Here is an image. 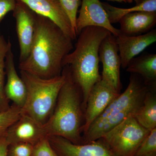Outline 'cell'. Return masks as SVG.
Wrapping results in <instances>:
<instances>
[{"label": "cell", "mask_w": 156, "mask_h": 156, "mask_svg": "<svg viewBox=\"0 0 156 156\" xmlns=\"http://www.w3.org/2000/svg\"><path fill=\"white\" fill-rule=\"evenodd\" d=\"M20 74L27 91L25 103L21 108V114L44 125L53 113L65 80V75L62 70L61 75L44 79L23 71H20Z\"/></svg>", "instance_id": "cell-5"}, {"label": "cell", "mask_w": 156, "mask_h": 156, "mask_svg": "<svg viewBox=\"0 0 156 156\" xmlns=\"http://www.w3.org/2000/svg\"><path fill=\"white\" fill-rule=\"evenodd\" d=\"M17 0H0V23L10 11H14Z\"/></svg>", "instance_id": "cell-26"}, {"label": "cell", "mask_w": 156, "mask_h": 156, "mask_svg": "<svg viewBox=\"0 0 156 156\" xmlns=\"http://www.w3.org/2000/svg\"><path fill=\"white\" fill-rule=\"evenodd\" d=\"M126 71L138 75L144 83L154 89L156 84V54L145 53L132 58L126 68Z\"/></svg>", "instance_id": "cell-17"}, {"label": "cell", "mask_w": 156, "mask_h": 156, "mask_svg": "<svg viewBox=\"0 0 156 156\" xmlns=\"http://www.w3.org/2000/svg\"><path fill=\"white\" fill-rule=\"evenodd\" d=\"M12 47L10 41H7L0 34V112L10 108V101L6 97L5 91V58L9 48Z\"/></svg>", "instance_id": "cell-20"}, {"label": "cell", "mask_w": 156, "mask_h": 156, "mask_svg": "<svg viewBox=\"0 0 156 156\" xmlns=\"http://www.w3.org/2000/svg\"><path fill=\"white\" fill-rule=\"evenodd\" d=\"M154 90L148 91L142 105L134 115L137 122L149 131L156 128V96Z\"/></svg>", "instance_id": "cell-18"}, {"label": "cell", "mask_w": 156, "mask_h": 156, "mask_svg": "<svg viewBox=\"0 0 156 156\" xmlns=\"http://www.w3.org/2000/svg\"><path fill=\"white\" fill-rule=\"evenodd\" d=\"M80 6L76 21L77 36L88 27H102L107 30L115 37L119 34V29L115 28L110 22L100 0H82Z\"/></svg>", "instance_id": "cell-10"}, {"label": "cell", "mask_w": 156, "mask_h": 156, "mask_svg": "<svg viewBox=\"0 0 156 156\" xmlns=\"http://www.w3.org/2000/svg\"><path fill=\"white\" fill-rule=\"evenodd\" d=\"M119 53L115 37L110 33L101 42L99 48V61L103 66L101 79L121 93V60Z\"/></svg>", "instance_id": "cell-7"}, {"label": "cell", "mask_w": 156, "mask_h": 156, "mask_svg": "<svg viewBox=\"0 0 156 156\" xmlns=\"http://www.w3.org/2000/svg\"><path fill=\"white\" fill-rule=\"evenodd\" d=\"M120 94L101 79L94 85L87 99L82 133L87 132L90 125Z\"/></svg>", "instance_id": "cell-8"}, {"label": "cell", "mask_w": 156, "mask_h": 156, "mask_svg": "<svg viewBox=\"0 0 156 156\" xmlns=\"http://www.w3.org/2000/svg\"><path fill=\"white\" fill-rule=\"evenodd\" d=\"M21 108L14 104L5 112H0V136L5 134L8 128L21 116Z\"/></svg>", "instance_id": "cell-21"}, {"label": "cell", "mask_w": 156, "mask_h": 156, "mask_svg": "<svg viewBox=\"0 0 156 156\" xmlns=\"http://www.w3.org/2000/svg\"><path fill=\"white\" fill-rule=\"evenodd\" d=\"M32 156H59L50 144L48 136H45L33 145Z\"/></svg>", "instance_id": "cell-24"}, {"label": "cell", "mask_w": 156, "mask_h": 156, "mask_svg": "<svg viewBox=\"0 0 156 156\" xmlns=\"http://www.w3.org/2000/svg\"><path fill=\"white\" fill-rule=\"evenodd\" d=\"M36 14L50 20L73 41L76 39L69 18L56 0H19Z\"/></svg>", "instance_id": "cell-13"}, {"label": "cell", "mask_w": 156, "mask_h": 156, "mask_svg": "<svg viewBox=\"0 0 156 156\" xmlns=\"http://www.w3.org/2000/svg\"><path fill=\"white\" fill-rule=\"evenodd\" d=\"M144 1L145 0H133V1H134L135 3H136V5L140 4V3H142V2Z\"/></svg>", "instance_id": "cell-29"}, {"label": "cell", "mask_w": 156, "mask_h": 156, "mask_svg": "<svg viewBox=\"0 0 156 156\" xmlns=\"http://www.w3.org/2000/svg\"><path fill=\"white\" fill-rule=\"evenodd\" d=\"M121 60V66L126 69L132 58L139 55L156 41V30L152 29L140 35L128 36L120 33L115 37Z\"/></svg>", "instance_id": "cell-14"}, {"label": "cell", "mask_w": 156, "mask_h": 156, "mask_svg": "<svg viewBox=\"0 0 156 156\" xmlns=\"http://www.w3.org/2000/svg\"><path fill=\"white\" fill-rule=\"evenodd\" d=\"M111 33L102 27H88L79 35L75 48L65 57L63 67H69L73 80L80 87L85 112L92 88L101 80L99 72V50L101 42Z\"/></svg>", "instance_id": "cell-2"}, {"label": "cell", "mask_w": 156, "mask_h": 156, "mask_svg": "<svg viewBox=\"0 0 156 156\" xmlns=\"http://www.w3.org/2000/svg\"><path fill=\"white\" fill-rule=\"evenodd\" d=\"M151 89H152L144 83L139 75L131 73L126 90L110 104L83 134V137L86 142L100 139L128 117L134 115L142 105L146 94Z\"/></svg>", "instance_id": "cell-4"}, {"label": "cell", "mask_w": 156, "mask_h": 156, "mask_svg": "<svg viewBox=\"0 0 156 156\" xmlns=\"http://www.w3.org/2000/svg\"><path fill=\"white\" fill-rule=\"evenodd\" d=\"M102 3L111 24L119 22L120 19L126 14L137 11H156V0H145L142 3L131 8H118L107 2Z\"/></svg>", "instance_id": "cell-19"}, {"label": "cell", "mask_w": 156, "mask_h": 156, "mask_svg": "<svg viewBox=\"0 0 156 156\" xmlns=\"http://www.w3.org/2000/svg\"><path fill=\"white\" fill-rule=\"evenodd\" d=\"M5 73L7 80L5 91L6 97L13 104L22 108L26 99L27 91L25 83L18 76L15 68L11 47L6 56Z\"/></svg>", "instance_id": "cell-15"}, {"label": "cell", "mask_w": 156, "mask_h": 156, "mask_svg": "<svg viewBox=\"0 0 156 156\" xmlns=\"http://www.w3.org/2000/svg\"><path fill=\"white\" fill-rule=\"evenodd\" d=\"M134 156H156V128L151 130Z\"/></svg>", "instance_id": "cell-22"}, {"label": "cell", "mask_w": 156, "mask_h": 156, "mask_svg": "<svg viewBox=\"0 0 156 156\" xmlns=\"http://www.w3.org/2000/svg\"><path fill=\"white\" fill-rule=\"evenodd\" d=\"M61 6L69 18L73 29L76 32V21L78 9L81 5V0H56Z\"/></svg>", "instance_id": "cell-23"}, {"label": "cell", "mask_w": 156, "mask_h": 156, "mask_svg": "<svg viewBox=\"0 0 156 156\" xmlns=\"http://www.w3.org/2000/svg\"><path fill=\"white\" fill-rule=\"evenodd\" d=\"M150 131L137 122L134 115H131L101 138L118 156H134Z\"/></svg>", "instance_id": "cell-6"}, {"label": "cell", "mask_w": 156, "mask_h": 156, "mask_svg": "<svg viewBox=\"0 0 156 156\" xmlns=\"http://www.w3.org/2000/svg\"><path fill=\"white\" fill-rule=\"evenodd\" d=\"M73 49V40L50 20L36 14L30 53L20 62V71L49 79L61 75L65 57Z\"/></svg>", "instance_id": "cell-1"}, {"label": "cell", "mask_w": 156, "mask_h": 156, "mask_svg": "<svg viewBox=\"0 0 156 156\" xmlns=\"http://www.w3.org/2000/svg\"><path fill=\"white\" fill-rule=\"evenodd\" d=\"M9 144L6 139L5 134L0 136V156H8Z\"/></svg>", "instance_id": "cell-27"}, {"label": "cell", "mask_w": 156, "mask_h": 156, "mask_svg": "<svg viewBox=\"0 0 156 156\" xmlns=\"http://www.w3.org/2000/svg\"><path fill=\"white\" fill-rule=\"evenodd\" d=\"M62 71L65 80L53 113L44 127L48 136H60L75 144H81L84 114L82 92L73 80L69 66H64Z\"/></svg>", "instance_id": "cell-3"}, {"label": "cell", "mask_w": 156, "mask_h": 156, "mask_svg": "<svg viewBox=\"0 0 156 156\" xmlns=\"http://www.w3.org/2000/svg\"><path fill=\"white\" fill-rule=\"evenodd\" d=\"M5 136L9 144L24 143L33 145L48 136L43 124L22 114L19 119L8 128Z\"/></svg>", "instance_id": "cell-12"}, {"label": "cell", "mask_w": 156, "mask_h": 156, "mask_svg": "<svg viewBox=\"0 0 156 156\" xmlns=\"http://www.w3.org/2000/svg\"><path fill=\"white\" fill-rule=\"evenodd\" d=\"M13 16L16 20L20 49V62H21L26 59L30 53L35 29L36 14L24 3L17 0Z\"/></svg>", "instance_id": "cell-11"}, {"label": "cell", "mask_w": 156, "mask_h": 156, "mask_svg": "<svg viewBox=\"0 0 156 156\" xmlns=\"http://www.w3.org/2000/svg\"><path fill=\"white\" fill-rule=\"evenodd\" d=\"M108 1L118 2L119 3H126V0H108Z\"/></svg>", "instance_id": "cell-28"}, {"label": "cell", "mask_w": 156, "mask_h": 156, "mask_svg": "<svg viewBox=\"0 0 156 156\" xmlns=\"http://www.w3.org/2000/svg\"><path fill=\"white\" fill-rule=\"evenodd\" d=\"M33 147L28 143L11 144L8 147V156H32Z\"/></svg>", "instance_id": "cell-25"}, {"label": "cell", "mask_w": 156, "mask_h": 156, "mask_svg": "<svg viewBox=\"0 0 156 156\" xmlns=\"http://www.w3.org/2000/svg\"><path fill=\"white\" fill-rule=\"evenodd\" d=\"M120 33L128 36L140 35L156 25V11H137L126 14L119 21Z\"/></svg>", "instance_id": "cell-16"}, {"label": "cell", "mask_w": 156, "mask_h": 156, "mask_svg": "<svg viewBox=\"0 0 156 156\" xmlns=\"http://www.w3.org/2000/svg\"><path fill=\"white\" fill-rule=\"evenodd\" d=\"M50 144L59 156H118L102 138L75 144L58 136H48Z\"/></svg>", "instance_id": "cell-9"}, {"label": "cell", "mask_w": 156, "mask_h": 156, "mask_svg": "<svg viewBox=\"0 0 156 156\" xmlns=\"http://www.w3.org/2000/svg\"><path fill=\"white\" fill-rule=\"evenodd\" d=\"M126 3H131L133 2V0H126Z\"/></svg>", "instance_id": "cell-30"}]
</instances>
